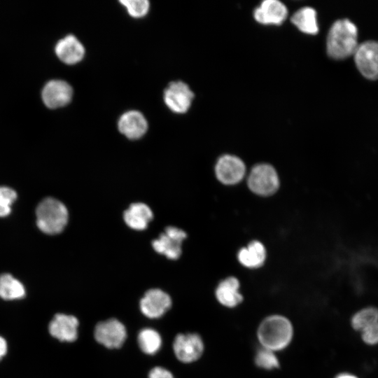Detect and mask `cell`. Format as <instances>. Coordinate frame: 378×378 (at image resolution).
Instances as JSON below:
<instances>
[{"label": "cell", "instance_id": "cell-1", "mask_svg": "<svg viewBox=\"0 0 378 378\" xmlns=\"http://www.w3.org/2000/svg\"><path fill=\"white\" fill-rule=\"evenodd\" d=\"M255 335L258 347L279 354L291 346L295 329L292 320L286 314L271 313L258 322Z\"/></svg>", "mask_w": 378, "mask_h": 378}, {"label": "cell", "instance_id": "cell-2", "mask_svg": "<svg viewBox=\"0 0 378 378\" xmlns=\"http://www.w3.org/2000/svg\"><path fill=\"white\" fill-rule=\"evenodd\" d=\"M358 43V29L349 19L336 20L327 36L326 50L335 59H342L354 55Z\"/></svg>", "mask_w": 378, "mask_h": 378}, {"label": "cell", "instance_id": "cell-3", "mask_svg": "<svg viewBox=\"0 0 378 378\" xmlns=\"http://www.w3.org/2000/svg\"><path fill=\"white\" fill-rule=\"evenodd\" d=\"M36 225L45 234L53 235L60 233L68 222V211L65 205L53 197H46L36 209Z\"/></svg>", "mask_w": 378, "mask_h": 378}, {"label": "cell", "instance_id": "cell-4", "mask_svg": "<svg viewBox=\"0 0 378 378\" xmlns=\"http://www.w3.org/2000/svg\"><path fill=\"white\" fill-rule=\"evenodd\" d=\"M248 188L255 195L270 196L279 189L280 182L276 169L267 163L255 165L247 180Z\"/></svg>", "mask_w": 378, "mask_h": 378}, {"label": "cell", "instance_id": "cell-5", "mask_svg": "<svg viewBox=\"0 0 378 378\" xmlns=\"http://www.w3.org/2000/svg\"><path fill=\"white\" fill-rule=\"evenodd\" d=\"M356 66L366 78H378V41L369 40L358 44L354 54Z\"/></svg>", "mask_w": 378, "mask_h": 378}, {"label": "cell", "instance_id": "cell-6", "mask_svg": "<svg viewBox=\"0 0 378 378\" xmlns=\"http://www.w3.org/2000/svg\"><path fill=\"white\" fill-rule=\"evenodd\" d=\"M173 349L180 361L189 363L202 357L204 351V344L202 337L197 333H180L174 339Z\"/></svg>", "mask_w": 378, "mask_h": 378}, {"label": "cell", "instance_id": "cell-7", "mask_svg": "<svg viewBox=\"0 0 378 378\" xmlns=\"http://www.w3.org/2000/svg\"><path fill=\"white\" fill-rule=\"evenodd\" d=\"M126 337L125 326L115 318L100 321L94 328V338L97 342L108 349L121 347Z\"/></svg>", "mask_w": 378, "mask_h": 378}, {"label": "cell", "instance_id": "cell-8", "mask_svg": "<svg viewBox=\"0 0 378 378\" xmlns=\"http://www.w3.org/2000/svg\"><path fill=\"white\" fill-rule=\"evenodd\" d=\"M217 179L224 185H235L245 176L246 166L241 158L226 154L220 156L215 166Z\"/></svg>", "mask_w": 378, "mask_h": 378}, {"label": "cell", "instance_id": "cell-9", "mask_svg": "<svg viewBox=\"0 0 378 378\" xmlns=\"http://www.w3.org/2000/svg\"><path fill=\"white\" fill-rule=\"evenodd\" d=\"M194 94L182 81L169 83L164 92V100L168 108L178 113H186L190 108Z\"/></svg>", "mask_w": 378, "mask_h": 378}, {"label": "cell", "instance_id": "cell-10", "mask_svg": "<svg viewBox=\"0 0 378 378\" xmlns=\"http://www.w3.org/2000/svg\"><path fill=\"white\" fill-rule=\"evenodd\" d=\"M239 280L233 276L220 281L215 290V298L218 304L227 309H234L244 302Z\"/></svg>", "mask_w": 378, "mask_h": 378}, {"label": "cell", "instance_id": "cell-11", "mask_svg": "<svg viewBox=\"0 0 378 378\" xmlns=\"http://www.w3.org/2000/svg\"><path fill=\"white\" fill-rule=\"evenodd\" d=\"M186 233L177 227H168L158 239L152 242L155 251L170 259H177L181 253V243Z\"/></svg>", "mask_w": 378, "mask_h": 378}, {"label": "cell", "instance_id": "cell-12", "mask_svg": "<svg viewBox=\"0 0 378 378\" xmlns=\"http://www.w3.org/2000/svg\"><path fill=\"white\" fill-rule=\"evenodd\" d=\"M73 89L66 81L51 80L42 90V99L46 106L50 108H57L66 105L71 99Z\"/></svg>", "mask_w": 378, "mask_h": 378}, {"label": "cell", "instance_id": "cell-13", "mask_svg": "<svg viewBox=\"0 0 378 378\" xmlns=\"http://www.w3.org/2000/svg\"><path fill=\"white\" fill-rule=\"evenodd\" d=\"M171 306L172 300L169 295L158 288L146 292L140 301L141 312L150 318H160Z\"/></svg>", "mask_w": 378, "mask_h": 378}, {"label": "cell", "instance_id": "cell-14", "mask_svg": "<svg viewBox=\"0 0 378 378\" xmlns=\"http://www.w3.org/2000/svg\"><path fill=\"white\" fill-rule=\"evenodd\" d=\"M287 15L286 5L278 0H265L253 11L255 20L262 24L279 25Z\"/></svg>", "mask_w": 378, "mask_h": 378}, {"label": "cell", "instance_id": "cell-15", "mask_svg": "<svg viewBox=\"0 0 378 378\" xmlns=\"http://www.w3.org/2000/svg\"><path fill=\"white\" fill-rule=\"evenodd\" d=\"M78 321L72 315L57 314L50 322V334L61 342H71L78 337Z\"/></svg>", "mask_w": 378, "mask_h": 378}, {"label": "cell", "instance_id": "cell-16", "mask_svg": "<svg viewBox=\"0 0 378 378\" xmlns=\"http://www.w3.org/2000/svg\"><path fill=\"white\" fill-rule=\"evenodd\" d=\"M118 129L128 139H137L146 133L148 123L140 112L130 111L123 113L120 118Z\"/></svg>", "mask_w": 378, "mask_h": 378}, {"label": "cell", "instance_id": "cell-17", "mask_svg": "<svg viewBox=\"0 0 378 378\" xmlns=\"http://www.w3.org/2000/svg\"><path fill=\"white\" fill-rule=\"evenodd\" d=\"M55 50L58 58L68 64L80 62L85 55L83 46L74 35H68L60 39Z\"/></svg>", "mask_w": 378, "mask_h": 378}, {"label": "cell", "instance_id": "cell-18", "mask_svg": "<svg viewBox=\"0 0 378 378\" xmlns=\"http://www.w3.org/2000/svg\"><path fill=\"white\" fill-rule=\"evenodd\" d=\"M152 218V211L144 203H134L124 213V220L126 224L130 227L136 230L146 229Z\"/></svg>", "mask_w": 378, "mask_h": 378}, {"label": "cell", "instance_id": "cell-19", "mask_svg": "<svg viewBox=\"0 0 378 378\" xmlns=\"http://www.w3.org/2000/svg\"><path fill=\"white\" fill-rule=\"evenodd\" d=\"M239 262L245 267L257 269L260 267L266 258V250L259 241H251L246 247L242 248L237 255Z\"/></svg>", "mask_w": 378, "mask_h": 378}, {"label": "cell", "instance_id": "cell-20", "mask_svg": "<svg viewBox=\"0 0 378 378\" xmlns=\"http://www.w3.org/2000/svg\"><path fill=\"white\" fill-rule=\"evenodd\" d=\"M292 23L302 32L316 34L318 31L316 10L309 6L298 10L291 17Z\"/></svg>", "mask_w": 378, "mask_h": 378}, {"label": "cell", "instance_id": "cell-21", "mask_svg": "<svg viewBox=\"0 0 378 378\" xmlns=\"http://www.w3.org/2000/svg\"><path fill=\"white\" fill-rule=\"evenodd\" d=\"M26 295L24 285L10 274L0 275V298L5 300L23 298Z\"/></svg>", "mask_w": 378, "mask_h": 378}, {"label": "cell", "instance_id": "cell-22", "mask_svg": "<svg viewBox=\"0 0 378 378\" xmlns=\"http://www.w3.org/2000/svg\"><path fill=\"white\" fill-rule=\"evenodd\" d=\"M253 361L258 369L266 372L275 371L281 368L278 354L258 346L254 353Z\"/></svg>", "mask_w": 378, "mask_h": 378}, {"label": "cell", "instance_id": "cell-23", "mask_svg": "<svg viewBox=\"0 0 378 378\" xmlns=\"http://www.w3.org/2000/svg\"><path fill=\"white\" fill-rule=\"evenodd\" d=\"M138 343L141 351L146 354H154L161 347L160 334L151 328H144L138 335Z\"/></svg>", "mask_w": 378, "mask_h": 378}, {"label": "cell", "instance_id": "cell-24", "mask_svg": "<svg viewBox=\"0 0 378 378\" xmlns=\"http://www.w3.org/2000/svg\"><path fill=\"white\" fill-rule=\"evenodd\" d=\"M378 321V309L374 307L364 308L356 312L351 318V326L356 330L363 331Z\"/></svg>", "mask_w": 378, "mask_h": 378}, {"label": "cell", "instance_id": "cell-25", "mask_svg": "<svg viewBox=\"0 0 378 378\" xmlns=\"http://www.w3.org/2000/svg\"><path fill=\"white\" fill-rule=\"evenodd\" d=\"M18 197L17 192L7 186H0V217L8 216L12 210V205Z\"/></svg>", "mask_w": 378, "mask_h": 378}, {"label": "cell", "instance_id": "cell-26", "mask_svg": "<svg viewBox=\"0 0 378 378\" xmlns=\"http://www.w3.org/2000/svg\"><path fill=\"white\" fill-rule=\"evenodd\" d=\"M120 2L127 8L129 14L134 18L144 16L149 9L147 0H121Z\"/></svg>", "mask_w": 378, "mask_h": 378}, {"label": "cell", "instance_id": "cell-27", "mask_svg": "<svg viewBox=\"0 0 378 378\" xmlns=\"http://www.w3.org/2000/svg\"><path fill=\"white\" fill-rule=\"evenodd\" d=\"M363 340L368 344H376L378 343V321L362 332Z\"/></svg>", "mask_w": 378, "mask_h": 378}, {"label": "cell", "instance_id": "cell-28", "mask_svg": "<svg viewBox=\"0 0 378 378\" xmlns=\"http://www.w3.org/2000/svg\"><path fill=\"white\" fill-rule=\"evenodd\" d=\"M148 378H174V377L168 370L162 367H155L150 370Z\"/></svg>", "mask_w": 378, "mask_h": 378}, {"label": "cell", "instance_id": "cell-29", "mask_svg": "<svg viewBox=\"0 0 378 378\" xmlns=\"http://www.w3.org/2000/svg\"><path fill=\"white\" fill-rule=\"evenodd\" d=\"M7 342L6 340L0 336V360L6 354Z\"/></svg>", "mask_w": 378, "mask_h": 378}, {"label": "cell", "instance_id": "cell-30", "mask_svg": "<svg viewBox=\"0 0 378 378\" xmlns=\"http://www.w3.org/2000/svg\"><path fill=\"white\" fill-rule=\"evenodd\" d=\"M335 378H358V377L354 374L346 373V372H343V373L338 374L335 377Z\"/></svg>", "mask_w": 378, "mask_h": 378}]
</instances>
